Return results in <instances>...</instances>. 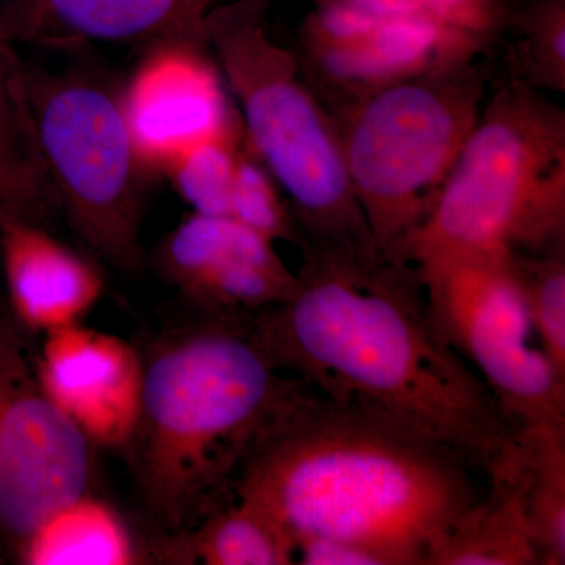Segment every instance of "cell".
<instances>
[{
  "label": "cell",
  "instance_id": "603a6c76",
  "mask_svg": "<svg viewBox=\"0 0 565 565\" xmlns=\"http://www.w3.org/2000/svg\"><path fill=\"white\" fill-rule=\"evenodd\" d=\"M243 129L228 136L204 140L181 152L163 172L172 178L174 189L193 212L230 217V202L237 151Z\"/></svg>",
  "mask_w": 565,
  "mask_h": 565
},
{
  "label": "cell",
  "instance_id": "8fae6325",
  "mask_svg": "<svg viewBox=\"0 0 565 565\" xmlns=\"http://www.w3.org/2000/svg\"><path fill=\"white\" fill-rule=\"evenodd\" d=\"M150 51L121 90L148 170H166L189 148L243 129L207 44L173 41Z\"/></svg>",
  "mask_w": 565,
  "mask_h": 565
},
{
  "label": "cell",
  "instance_id": "44dd1931",
  "mask_svg": "<svg viewBox=\"0 0 565 565\" xmlns=\"http://www.w3.org/2000/svg\"><path fill=\"white\" fill-rule=\"evenodd\" d=\"M519 82L539 92H565V0L511 2Z\"/></svg>",
  "mask_w": 565,
  "mask_h": 565
},
{
  "label": "cell",
  "instance_id": "2e32d148",
  "mask_svg": "<svg viewBox=\"0 0 565 565\" xmlns=\"http://www.w3.org/2000/svg\"><path fill=\"white\" fill-rule=\"evenodd\" d=\"M61 211L36 136L28 66L0 32V223L44 226Z\"/></svg>",
  "mask_w": 565,
  "mask_h": 565
},
{
  "label": "cell",
  "instance_id": "9a60e30c",
  "mask_svg": "<svg viewBox=\"0 0 565 565\" xmlns=\"http://www.w3.org/2000/svg\"><path fill=\"white\" fill-rule=\"evenodd\" d=\"M0 250L14 313L33 332L81 323L102 299L104 281L96 266L44 226L0 223Z\"/></svg>",
  "mask_w": 565,
  "mask_h": 565
},
{
  "label": "cell",
  "instance_id": "277c9868",
  "mask_svg": "<svg viewBox=\"0 0 565 565\" xmlns=\"http://www.w3.org/2000/svg\"><path fill=\"white\" fill-rule=\"evenodd\" d=\"M267 13L269 0H226L206 18L244 143L289 200L305 244L381 253L349 184L332 115L296 55L270 35Z\"/></svg>",
  "mask_w": 565,
  "mask_h": 565
},
{
  "label": "cell",
  "instance_id": "d6986e66",
  "mask_svg": "<svg viewBox=\"0 0 565 565\" xmlns=\"http://www.w3.org/2000/svg\"><path fill=\"white\" fill-rule=\"evenodd\" d=\"M18 553L29 565H129L143 557L120 512L92 493L58 509Z\"/></svg>",
  "mask_w": 565,
  "mask_h": 565
},
{
  "label": "cell",
  "instance_id": "ac0fdd59",
  "mask_svg": "<svg viewBox=\"0 0 565 565\" xmlns=\"http://www.w3.org/2000/svg\"><path fill=\"white\" fill-rule=\"evenodd\" d=\"M158 553L174 564H296V544L288 531L244 500L215 509L189 530L166 534Z\"/></svg>",
  "mask_w": 565,
  "mask_h": 565
},
{
  "label": "cell",
  "instance_id": "d4e9b609",
  "mask_svg": "<svg viewBox=\"0 0 565 565\" xmlns=\"http://www.w3.org/2000/svg\"><path fill=\"white\" fill-rule=\"evenodd\" d=\"M310 3L338 7L367 20L433 21L475 40L489 36L503 11V0H310Z\"/></svg>",
  "mask_w": 565,
  "mask_h": 565
},
{
  "label": "cell",
  "instance_id": "7a4b0ae2",
  "mask_svg": "<svg viewBox=\"0 0 565 565\" xmlns=\"http://www.w3.org/2000/svg\"><path fill=\"white\" fill-rule=\"evenodd\" d=\"M471 470L455 449L390 416L296 390L245 457L236 493L294 544L337 537L388 565H427L478 500Z\"/></svg>",
  "mask_w": 565,
  "mask_h": 565
},
{
  "label": "cell",
  "instance_id": "ffe728a7",
  "mask_svg": "<svg viewBox=\"0 0 565 565\" xmlns=\"http://www.w3.org/2000/svg\"><path fill=\"white\" fill-rule=\"evenodd\" d=\"M519 473L537 564H565V429L516 430Z\"/></svg>",
  "mask_w": 565,
  "mask_h": 565
},
{
  "label": "cell",
  "instance_id": "8992f818",
  "mask_svg": "<svg viewBox=\"0 0 565 565\" xmlns=\"http://www.w3.org/2000/svg\"><path fill=\"white\" fill-rule=\"evenodd\" d=\"M484 102L476 63L388 85L330 109L349 184L392 256L429 215Z\"/></svg>",
  "mask_w": 565,
  "mask_h": 565
},
{
  "label": "cell",
  "instance_id": "7c38bea8",
  "mask_svg": "<svg viewBox=\"0 0 565 565\" xmlns=\"http://www.w3.org/2000/svg\"><path fill=\"white\" fill-rule=\"evenodd\" d=\"M159 263L193 302L223 318L258 316L296 285L274 241L223 215L193 212L169 234Z\"/></svg>",
  "mask_w": 565,
  "mask_h": 565
},
{
  "label": "cell",
  "instance_id": "5b68a950",
  "mask_svg": "<svg viewBox=\"0 0 565 565\" xmlns=\"http://www.w3.org/2000/svg\"><path fill=\"white\" fill-rule=\"evenodd\" d=\"M564 241L565 114L514 81L482 106L433 210L392 258L537 253Z\"/></svg>",
  "mask_w": 565,
  "mask_h": 565
},
{
  "label": "cell",
  "instance_id": "5bb4252c",
  "mask_svg": "<svg viewBox=\"0 0 565 565\" xmlns=\"http://www.w3.org/2000/svg\"><path fill=\"white\" fill-rule=\"evenodd\" d=\"M226 0H3L0 32L11 43L207 44L206 18Z\"/></svg>",
  "mask_w": 565,
  "mask_h": 565
},
{
  "label": "cell",
  "instance_id": "9c48e42d",
  "mask_svg": "<svg viewBox=\"0 0 565 565\" xmlns=\"http://www.w3.org/2000/svg\"><path fill=\"white\" fill-rule=\"evenodd\" d=\"M0 360V531L17 548L52 514L90 493L93 445L21 356Z\"/></svg>",
  "mask_w": 565,
  "mask_h": 565
},
{
  "label": "cell",
  "instance_id": "7402d4cb",
  "mask_svg": "<svg viewBox=\"0 0 565 565\" xmlns=\"http://www.w3.org/2000/svg\"><path fill=\"white\" fill-rule=\"evenodd\" d=\"M537 343L565 377V247L512 253Z\"/></svg>",
  "mask_w": 565,
  "mask_h": 565
},
{
  "label": "cell",
  "instance_id": "cb8c5ba5",
  "mask_svg": "<svg viewBox=\"0 0 565 565\" xmlns=\"http://www.w3.org/2000/svg\"><path fill=\"white\" fill-rule=\"evenodd\" d=\"M280 185L269 170L241 141L234 172L230 217L250 226L274 243L288 241L303 247V234L294 218L291 207L285 204Z\"/></svg>",
  "mask_w": 565,
  "mask_h": 565
},
{
  "label": "cell",
  "instance_id": "484cf974",
  "mask_svg": "<svg viewBox=\"0 0 565 565\" xmlns=\"http://www.w3.org/2000/svg\"><path fill=\"white\" fill-rule=\"evenodd\" d=\"M296 564L302 565H388L385 557L353 542L337 537L300 539L296 542Z\"/></svg>",
  "mask_w": 565,
  "mask_h": 565
},
{
  "label": "cell",
  "instance_id": "e0dca14e",
  "mask_svg": "<svg viewBox=\"0 0 565 565\" xmlns=\"http://www.w3.org/2000/svg\"><path fill=\"white\" fill-rule=\"evenodd\" d=\"M537 564L525 494L514 471L489 479V490L479 494L427 565H533Z\"/></svg>",
  "mask_w": 565,
  "mask_h": 565
},
{
  "label": "cell",
  "instance_id": "30bf717a",
  "mask_svg": "<svg viewBox=\"0 0 565 565\" xmlns=\"http://www.w3.org/2000/svg\"><path fill=\"white\" fill-rule=\"evenodd\" d=\"M487 50L437 22L375 21L338 7L311 6L300 28L297 61L330 110L397 82L470 65Z\"/></svg>",
  "mask_w": 565,
  "mask_h": 565
},
{
  "label": "cell",
  "instance_id": "3957f363",
  "mask_svg": "<svg viewBox=\"0 0 565 565\" xmlns=\"http://www.w3.org/2000/svg\"><path fill=\"white\" fill-rule=\"evenodd\" d=\"M296 390L248 330L232 323L180 334L152 353L125 449L163 534L189 530L215 511L256 438Z\"/></svg>",
  "mask_w": 565,
  "mask_h": 565
},
{
  "label": "cell",
  "instance_id": "6da1fadb",
  "mask_svg": "<svg viewBox=\"0 0 565 565\" xmlns=\"http://www.w3.org/2000/svg\"><path fill=\"white\" fill-rule=\"evenodd\" d=\"M282 302L248 329L280 370L337 403L362 405L455 449L487 479L519 456L516 430L435 326L412 264L305 244Z\"/></svg>",
  "mask_w": 565,
  "mask_h": 565
},
{
  "label": "cell",
  "instance_id": "4fadbf2b",
  "mask_svg": "<svg viewBox=\"0 0 565 565\" xmlns=\"http://www.w3.org/2000/svg\"><path fill=\"white\" fill-rule=\"evenodd\" d=\"M41 388L95 446L125 449L139 416L145 362L117 334L82 323L44 334Z\"/></svg>",
  "mask_w": 565,
  "mask_h": 565
},
{
  "label": "cell",
  "instance_id": "52a82bcc",
  "mask_svg": "<svg viewBox=\"0 0 565 565\" xmlns=\"http://www.w3.org/2000/svg\"><path fill=\"white\" fill-rule=\"evenodd\" d=\"M41 154L62 211L99 258L141 263V202L150 172L134 141L121 92L88 71L28 68Z\"/></svg>",
  "mask_w": 565,
  "mask_h": 565
},
{
  "label": "cell",
  "instance_id": "ba28073f",
  "mask_svg": "<svg viewBox=\"0 0 565 565\" xmlns=\"http://www.w3.org/2000/svg\"><path fill=\"white\" fill-rule=\"evenodd\" d=\"M412 266L441 338L473 364L511 426L565 429V377L534 341L512 253L430 256Z\"/></svg>",
  "mask_w": 565,
  "mask_h": 565
},
{
  "label": "cell",
  "instance_id": "4316f807",
  "mask_svg": "<svg viewBox=\"0 0 565 565\" xmlns=\"http://www.w3.org/2000/svg\"><path fill=\"white\" fill-rule=\"evenodd\" d=\"M2 397H3V393H2V382H0V408H2Z\"/></svg>",
  "mask_w": 565,
  "mask_h": 565
}]
</instances>
